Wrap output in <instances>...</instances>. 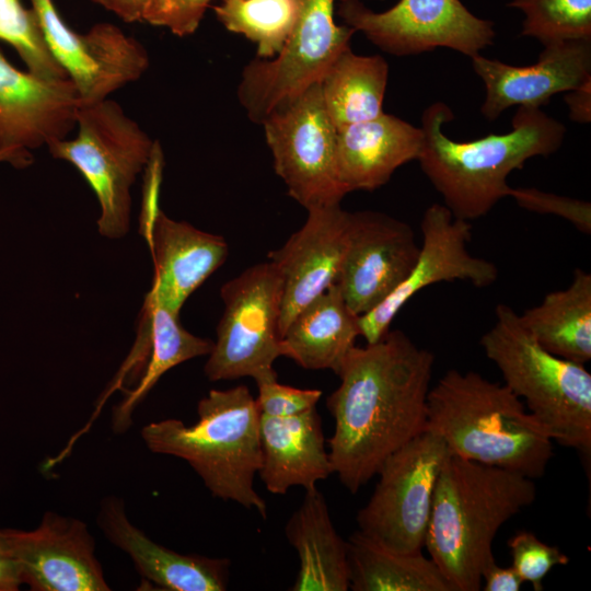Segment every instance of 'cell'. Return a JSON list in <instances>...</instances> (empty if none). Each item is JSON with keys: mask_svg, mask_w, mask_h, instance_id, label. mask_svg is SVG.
Here are the masks:
<instances>
[{"mask_svg": "<svg viewBox=\"0 0 591 591\" xmlns=\"http://www.w3.org/2000/svg\"><path fill=\"white\" fill-rule=\"evenodd\" d=\"M433 363V354L401 329L355 346L344 358L326 407L335 421L332 471L349 493H358L392 453L426 430Z\"/></svg>", "mask_w": 591, "mask_h": 591, "instance_id": "cell-1", "label": "cell"}, {"mask_svg": "<svg viewBox=\"0 0 591 591\" xmlns=\"http://www.w3.org/2000/svg\"><path fill=\"white\" fill-rule=\"evenodd\" d=\"M451 108L434 102L421 115L424 146L419 165L456 219L486 216L509 196L508 176L533 157L555 153L565 138L564 124L540 108L518 107L511 131L473 141H454L443 132Z\"/></svg>", "mask_w": 591, "mask_h": 591, "instance_id": "cell-2", "label": "cell"}, {"mask_svg": "<svg viewBox=\"0 0 591 591\" xmlns=\"http://www.w3.org/2000/svg\"><path fill=\"white\" fill-rule=\"evenodd\" d=\"M520 473L450 454L434 487L425 548L454 591H478L500 528L536 499Z\"/></svg>", "mask_w": 591, "mask_h": 591, "instance_id": "cell-3", "label": "cell"}, {"mask_svg": "<svg viewBox=\"0 0 591 591\" xmlns=\"http://www.w3.org/2000/svg\"><path fill=\"white\" fill-rule=\"evenodd\" d=\"M451 454L542 477L554 455L553 440L503 383L475 371L448 370L427 396V427Z\"/></svg>", "mask_w": 591, "mask_h": 591, "instance_id": "cell-4", "label": "cell"}, {"mask_svg": "<svg viewBox=\"0 0 591 591\" xmlns=\"http://www.w3.org/2000/svg\"><path fill=\"white\" fill-rule=\"evenodd\" d=\"M198 419L186 426L175 418L141 429L147 448L186 461L210 494L267 517V505L254 487L262 462L260 412L245 385L210 390L197 404Z\"/></svg>", "mask_w": 591, "mask_h": 591, "instance_id": "cell-5", "label": "cell"}, {"mask_svg": "<svg viewBox=\"0 0 591 591\" xmlns=\"http://www.w3.org/2000/svg\"><path fill=\"white\" fill-rule=\"evenodd\" d=\"M495 324L482 336L486 357L503 384L558 444L591 455V374L584 364L543 348L510 305L497 304Z\"/></svg>", "mask_w": 591, "mask_h": 591, "instance_id": "cell-6", "label": "cell"}, {"mask_svg": "<svg viewBox=\"0 0 591 591\" xmlns=\"http://www.w3.org/2000/svg\"><path fill=\"white\" fill-rule=\"evenodd\" d=\"M77 126L74 139L55 140L47 148L54 158L76 166L95 193L99 232L121 237L129 230L130 187L148 166L157 142L109 99L81 104Z\"/></svg>", "mask_w": 591, "mask_h": 591, "instance_id": "cell-7", "label": "cell"}, {"mask_svg": "<svg viewBox=\"0 0 591 591\" xmlns=\"http://www.w3.org/2000/svg\"><path fill=\"white\" fill-rule=\"evenodd\" d=\"M223 313L204 371L208 380L277 379L274 362L282 357L279 317L281 276L270 260L246 268L220 290Z\"/></svg>", "mask_w": 591, "mask_h": 591, "instance_id": "cell-8", "label": "cell"}, {"mask_svg": "<svg viewBox=\"0 0 591 591\" xmlns=\"http://www.w3.org/2000/svg\"><path fill=\"white\" fill-rule=\"evenodd\" d=\"M450 454L443 439L428 429L392 453L357 513L358 530L396 552L422 551L434 487Z\"/></svg>", "mask_w": 591, "mask_h": 591, "instance_id": "cell-9", "label": "cell"}, {"mask_svg": "<svg viewBox=\"0 0 591 591\" xmlns=\"http://www.w3.org/2000/svg\"><path fill=\"white\" fill-rule=\"evenodd\" d=\"M260 125L291 198L306 210L340 204L348 192L337 172V129L318 82L277 104Z\"/></svg>", "mask_w": 591, "mask_h": 591, "instance_id": "cell-10", "label": "cell"}, {"mask_svg": "<svg viewBox=\"0 0 591 591\" xmlns=\"http://www.w3.org/2000/svg\"><path fill=\"white\" fill-rule=\"evenodd\" d=\"M335 0H299L293 27L270 59L256 57L242 72L237 97L248 118L262 124L280 102L316 83L347 47L355 31L334 19Z\"/></svg>", "mask_w": 591, "mask_h": 591, "instance_id": "cell-11", "label": "cell"}, {"mask_svg": "<svg viewBox=\"0 0 591 591\" xmlns=\"http://www.w3.org/2000/svg\"><path fill=\"white\" fill-rule=\"evenodd\" d=\"M337 13L345 25L395 56L445 47L471 58L496 34L493 21L476 16L461 0H398L381 12L361 0H339Z\"/></svg>", "mask_w": 591, "mask_h": 591, "instance_id": "cell-12", "label": "cell"}, {"mask_svg": "<svg viewBox=\"0 0 591 591\" xmlns=\"http://www.w3.org/2000/svg\"><path fill=\"white\" fill-rule=\"evenodd\" d=\"M55 60L74 85L81 104H93L138 80L149 67V55L118 26L101 22L86 33L73 31L53 0H31Z\"/></svg>", "mask_w": 591, "mask_h": 591, "instance_id": "cell-13", "label": "cell"}, {"mask_svg": "<svg viewBox=\"0 0 591 591\" xmlns=\"http://www.w3.org/2000/svg\"><path fill=\"white\" fill-rule=\"evenodd\" d=\"M422 243L407 278L378 306L359 316L360 334L367 344L381 339L401 309L419 291L442 281H466L486 288L498 279L497 266L468 251L470 221L456 219L441 204H432L420 222Z\"/></svg>", "mask_w": 591, "mask_h": 591, "instance_id": "cell-14", "label": "cell"}, {"mask_svg": "<svg viewBox=\"0 0 591 591\" xmlns=\"http://www.w3.org/2000/svg\"><path fill=\"white\" fill-rule=\"evenodd\" d=\"M81 105L72 82L21 71L0 51V154L16 169L33 163L31 151L77 126Z\"/></svg>", "mask_w": 591, "mask_h": 591, "instance_id": "cell-15", "label": "cell"}, {"mask_svg": "<svg viewBox=\"0 0 591 591\" xmlns=\"http://www.w3.org/2000/svg\"><path fill=\"white\" fill-rule=\"evenodd\" d=\"M419 253L413 228L386 213L351 212L336 285L358 316L385 300L409 275Z\"/></svg>", "mask_w": 591, "mask_h": 591, "instance_id": "cell-16", "label": "cell"}, {"mask_svg": "<svg viewBox=\"0 0 591 591\" xmlns=\"http://www.w3.org/2000/svg\"><path fill=\"white\" fill-rule=\"evenodd\" d=\"M22 584L33 591H108L95 540L82 520L54 511L31 531L4 529Z\"/></svg>", "mask_w": 591, "mask_h": 591, "instance_id": "cell-17", "label": "cell"}, {"mask_svg": "<svg viewBox=\"0 0 591 591\" xmlns=\"http://www.w3.org/2000/svg\"><path fill=\"white\" fill-rule=\"evenodd\" d=\"M350 215L340 204L310 209L304 224L280 248L268 253L282 280L280 338L303 308L336 283Z\"/></svg>", "mask_w": 591, "mask_h": 591, "instance_id": "cell-18", "label": "cell"}, {"mask_svg": "<svg viewBox=\"0 0 591 591\" xmlns=\"http://www.w3.org/2000/svg\"><path fill=\"white\" fill-rule=\"evenodd\" d=\"M486 88L480 113L495 120L511 106L540 108L560 92L591 80V39L566 40L544 46L537 62L513 66L480 54L471 57Z\"/></svg>", "mask_w": 591, "mask_h": 591, "instance_id": "cell-19", "label": "cell"}, {"mask_svg": "<svg viewBox=\"0 0 591 591\" xmlns=\"http://www.w3.org/2000/svg\"><path fill=\"white\" fill-rule=\"evenodd\" d=\"M141 233L150 247L154 275L144 301L178 315L188 297L227 259L221 235L169 218L158 209L141 213Z\"/></svg>", "mask_w": 591, "mask_h": 591, "instance_id": "cell-20", "label": "cell"}, {"mask_svg": "<svg viewBox=\"0 0 591 591\" xmlns=\"http://www.w3.org/2000/svg\"><path fill=\"white\" fill-rule=\"evenodd\" d=\"M99 529L107 541L126 553L142 581L166 591H224L228 589V558L182 554L154 541L134 525L124 500L107 496L100 502Z\"/></svg>", "mask_w": 591, "mask_h": 591, "instance_id": "cell-21", "label": "cell"}, {"mask_svg": "<svg viewBox=\"0 0 591 591\" xmlns=\"http://www.w3.org/2000/svg\"><path fill=\"white\" fill-rule=\"evenodd\" d=\"M212 348V340L186 331L178 315L161 305L143 302L135 346L115 379V383L120 384L128 372L137 371L138 383L114 407L113 431L128 430L134 409L166 371L196 357L208 356Z\"/></svg>", "mask_w": 591, "mask_h": 591, "instance_id": "cell-22", "label": "cell"}, {"mask_svg": "<svg viewBox=\"0 0 591 591\" xmlns=\"http://www.w3.org/2000/svg\"><path fill=\"white\" fill-rule=\"evenodd\" d=\"M424 134L394 115L385 114L337 130L336 163L340 183L348 193L374 190L393 173L417 160Z\"/></svg>", "mask_w": 591, "mask_h": 591, "instance_id": "cell-23", "label": "cell"}, {"mask_svg": "<svg viewBox=\"0 0 591 591\" xmlns=\"http://www.w3.org/2000/svg\"><path fill=\"white\" fill-rule=\"evenodd\" d=\"M259 434L257 475L270 494L285 495L293 486L306 490L333 474L316 408L289 417L260 414Z\"/></svg>", "mask_w": 591, "mask_h": 591, "instance_id": "cell-24", "label": "cell"}, {"mask_svg": "<svg viewBox=\"0 0 591 591\" xmlns=\"http://www.w3.org/2000/svg\"><path fill=\"white\" fill-rule=\"evenodd\" d=\"M285 535L299 558L292 591H347V541L336 531L324 495L317 486L306 489L288 519Z\"/></svg>", "mask_w": 591, "mask_h": 591, "instance_id": "cell-25", "label": "cell"}, {"mask_svg": "<svg viewBox=\"0 0 591 591\" xmlns=\"http://www.w3.org/2000/svg\"><path fill=\"white\" fill-rule=\"evenodd\" d=\"M361 336L359 316L336 283L303 308L281 336L282 357L306 370L336 373Z\"/></svg>", "mask_w": 591, "mask_h": 591, "instance_id": "cell-26", "label": "cell"}, {"mask_svg": "<svg viewBox=\"0 0 591 591\" xmlns=\"http://www.w3.org/2000/svg\"><path fill=\"white\" fill-rule=\"evenodd\" d=\"M520 318L543 348L586 364L591 359V274L576 268L567 288L547 293Z\"/></svg>", "mask_w": 591, "mask_h": 591, "instance_id": "cell-27", "label": "cell"}, {"mask_svg": "<svg viewBox=\"0 0 591 591\" xmlns=\"http://www.w3.org/2000/svg\"><path fill=\"white\" fill-rule=\"evenodd\" d=\"M347 555L352 591H454L422 551L396 552L357 530L347 541Z\"/></svg>", "mask_w": 591, "mask_h": 591, "instance_id": "cell-28", "label": "cell"}, {"mask_svg": "<svg viewBox=\"0 0 591 591\" xmlns=\"http://www.w3.org/2000/svg\"><path fill=\"white\" fill-rule=\"evenodd\" d=\"M387 77L389 66L383 57L357 55L350 46L331 62L318 85L337 130L383 113Z\"/></svg>", "mask_w": 591, "mask_h": 591, "instance_id": "cell-29", "label": "cell"}, {"mask_svg": "<svg viewBox=\"0 0 591 591\" xmlns=\"http://www.w3.org/2000/svg\"><path fill=\"white\" fill-rule=\"evenodd\" d=\"M217 20L229 31L257 46V57L274 58L296 22L299 0H221L213 7Z\"/></svg>", "mask_w": 591, "mask_h": 591, "instance_id": "cell-30", "label": "cell"}, {"mask_svg": "<svg viewBox=\"0 0 591 591\" xmlns=\"http://www.w3.org/2000/svg\"><path fill=\"white\" fill-rule=\"evenodd\" d=\"M508 7L524 15L521 34L544 46L591 39V0H511Z\"/></svg>", "mask_w": 591, "mask_h": 591, "instance_id": "cell-31", "label": "cell"}, {"mask_svg": "<svg viewBox=\"0 0 591 591\" xmlns=\"http://www.w3.org/2000/svg\"><path fill=\"white\" fill-rule=\"evenodd\" d=\"M0 40L12 46L27 71L45 79H66L55 60L33 8L21 0H0Z\"/></svg>", "mask_w": 591, "mask_h": 591, "instance_id": "cell-32", "label": "cell"}, {"mask_svg": "<svg viewBox=\"0 0 591 591\" xmlns=\"http://www.w3.org/2000/svg\"><path fill=\"white\" fill-rule=\"evenodd\" d=\"M512 568L534 591L543 590L547 573L558 565H567L569 558L557 547L541 541L533 532L518 531L507 542Z\"/></svg>", "mask_w": 591, "mask_h": 591, "instance_id": "cell-33", "label": "cell"}, {"mask_svg": "<svg viewBox=\"0 0 591 591\" xmlns=\"http://www.w3.org/2000/svg\"><path fill=\"white\" fill-rule=\"evenodd\" d=\"M509 196L523 209L555 215L570 222L580 232L591 234V205L589 201L546 193L533 187L510 188Z\"/></svg>", "mask_w": 591, "mask_h": 591, "instance_id": "cell-34", "label": "cell"}, {"mask_svg": "<svg viewBox=\"0 0 591 591\" xmlns=\"http://www.w3.org/2000/svg\"><path fill=\"white\" fill-rule=\"evenodd\" d=\"M258 394L255 397L257 407L263 415L273 417L296 416L313 408L322 396L316 389H298L270 379L256 383Z\"/></svg>", "mask_w": 591, "mask_h": 591, "instance_id": "cell-35", "label": "cell"}, {"mask_svg": "<svg viewBox=\"0 0 591 591\" xmlns=\"http://www.w3.org/2000/svg\"><path fill=\"white\" fill-rule=\"evenodd\" d=\"M212 0H151L142 22L162 26L183 37L197 31Z\"/></svg>", "mask_w": 591, "mask_h": 591, "instance_id": "cell-36", "label": "cell"}, {"mask_svg": "<svg viewBox=\"0 0 591 591\" xmlns=\"http://www.w3.org/2000/svg\"><path fill=\"white\" fill-rule=\"evenodd\" d=\"M482 578L484 591H519L524 582L512 566L501 567L496 559L486 566Z\"/></svg>", "mask_w": 591, "mask_h": 591, "instance_id": "cell-37", "label": "cell"}, {"mask_svg": "<svg viewBox=\"0 0 591 591\" xmlns=\"http://www.w3.org/2000/svg\"><path fill=\"white\" fill-rule=\"evenodd\" d=\"M22 584L4 529H0V591H15Z\"/></svg>", "mask_w": 591, "mask_h": 591, "instance_id": "cell-38", "label": "cell"}, {"mask_svg": "<svg viewBox=\"0 0 591 591\" xmlns=\"http://www.w3.org/2000/svg\"><path fill=\"white\" fill-rule=\"evenodd\" d=\"M127 23L142 22L151 0H92Z\"/></svg>", "mask_w": 591, "mask_h": 591, "instance_id": "cell-39", "label": "cell"}, {"mask_svg": "<svg viewBox=\"0 0 591 591\" xmlns=\"http://www.w3.org/2000/svg\"><path fill=\"white\" fill-rule=\"evenodd\" d=\"M565 102L569 108V116L573 121L589 123L591 120V80L580 88L567 92Z\"/></svg>", "mask_w": 591, "mask_h": 591, "instance_id": "cell-40", "label": "cell"}, {"mask_svg": "<svg viewBox=\"0 0 591 591\" xmlns=\"http://www.w3.org/2000/svg\"><path fill=\"white\" fill-rule=\"evenodd\" d=\"M0 162H4V158L0 154Z\"/></svg>", "mask_w": 591, "mask_h": 591, "instance_id": "cell-41", "label": "cell"}]
</instances>
